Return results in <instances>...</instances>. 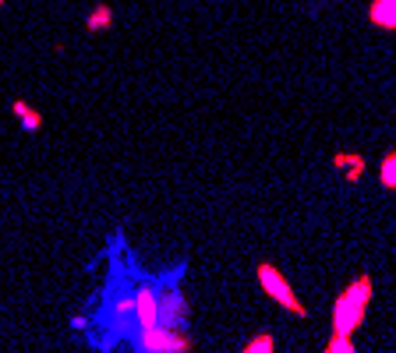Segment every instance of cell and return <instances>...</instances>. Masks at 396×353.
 Wrapping results in <instances>:
<instances>
[{
	"mask_svg": "<svg viewBox=\"0 0 396 353\" xmlns=\"http://www.w3.org/2000/svg\"><path fill=\"white\" fill-rule=\"evenodd\" d=\"M156 315H159V286L145 279V283L135 286V325H138V332L152 329Z\"/></svg>",
	"mask_w": 396,
	"mask_h": 353,
	"instance_id": "obj_5",
	"label": "cell"
},
{
	"mask_svg": "<svg viewBox=\"0 0 396 353\" xmlns=\"http://www.w3.org/2000/svg\"><path fill=\"white\" fill-rule=\"evenodd\" d=\"M382 184L386 188H396V152H389L386 163H382Z\"/></svg>",
	"mask_w": 396,
	"mask_h": 353,
	"instance_id": "obj_8",
	"label": "cell"
},
{
	"mask_svg": "<svg viewBox=\"0 0 396 353\" xmlns=\"http://www.w3.org/2000/svg\"><path fill=\"white\" fill-rule=\"evenodd\" d=\"M325 350H332V353H351L354 346H351V339H347V336H339V332H336V339H332Z\"/></svg>",
	"mask_w": 396,
	"mask_h": 353,
	"instance_id": "obj_10",
	"label": "cell"
},
{
	"mask_svg": "<svg viewBox=\"0 0 396 353\" xmlns=\"http://www.w3.org/2000/svg\"><path fill=\"white\" fill-rule=\"evenodd\" d=\"M368 297H372V283H368V279H358V283L344 293V297L336 301L332 318H336V332H339V336H351V329L361 325L365 308H368Z\"/></svg>",
	"mask_w": 396,
	"mask_h": 353,
	"instance_id": "obj_1",
	"label": "cell"
},
{
	"mask_svg": "<svg viewBox=\"0 0 396 353\" xmlns=\"http://www.w3.org/2000/svg\"><path fill=\"white\" fill-rule=\"evenodd\" d=\"M113 25V11L106 8V4H96L92 11H89V18H85V29L89 32H99V29H110Z\"/></svg>",
	"mask_w": 396,
	"mask_h": 353,
	"instance_id": "obj_7",
	"label": "cell"
},
{
	"mask_svg": "<svg viewBox=\"0 0 396 353\" xmlns=\"http://www.w3.org/2000/svg\"><path fill=\"white\" fill-rule=\"evenodd\" d=\"M258 283L265 286V293H269V297L276 301V304H283V308H287L291 315H298V318H305V308L298 304V297H294V290H291V283L287 279H283L269 262H262L258 265Z\"/></svg>",
	"mask_w": 396,
	"mask_h": 353,
	"instance_id": "obj_3",
	"label": "cell"
},
{
	"mask_svg": "<svg viewBox=\"0 0 396 353\" xmlns=\"http://www.w3.org/2000/svg\"><path fill=\"white\" fill-rule=\"evenodd\" d=\"M244 353H272V336H255V339H248Z\"/></svg>",
	"mask_w": 396,
	"mask_h": 353,
	"instance_id": "obj_9",
	"label": "cell"
},
{
	"mask_svg": "<svg viewBox=\"0 0 396 353\" xmlns=\"http://www.w3.org/2000/svg\"><path fill=\"white\" fill-rule=\"evenodd\" d=\"M191 308L184 301V293L177 286H159V315H156V325L163 329H181L188 322Z\"/></svg>",
	"mask_w": 396,
	"mask_h": 353,
	"instance_id": "obj_4",
	"label": "cell"
},
{
	"mask_svg": "<svg viewBox=\"0 0 396 353\" xmlns=\"http://www.w3.org/2000/svg\"><path fill=\"white\" fill-rule=\"evenodd\" d=\"M135 343L145 353H188L191 350V339L181 329H163V325H152V329L138 332Z\"/></svg>",
	"mask_w": 396,
	"mask_h": 353,
	"instance_id": "obj_2",
	"label": "cell"
},
{
	"mask_svg": "<svg viewBox=\"0 0 396 353\" xmlns=\"http://www.w3.org/2000/svg\"><path fill=\"white\" fill-rule=\"evenodd\" d=\"M11 113H15L18 121H22V128H25L29 135H36V131L43 128V117H39V110H32L25 99H15V103H11Z\"/></svg>",
	"mask_w": 396,
	"mask_h": 353,
	"instance_id": "obj_6",
	"label": "cell"
},
{
	"mask_svg": "<svg viewBox=\"0 0 396 353\" xmlns=\"http://www.w3.org/2000/svg\"><path fill=\"white\" fill-rule=\"evenodd\" d=\"M0 8H4V0H0Z\"/></svg>",
	"mask_w": 396,
	"mask_h": 353,
	"instance_id": "obj_11",
	"label": "cell"
}]
</instances>
